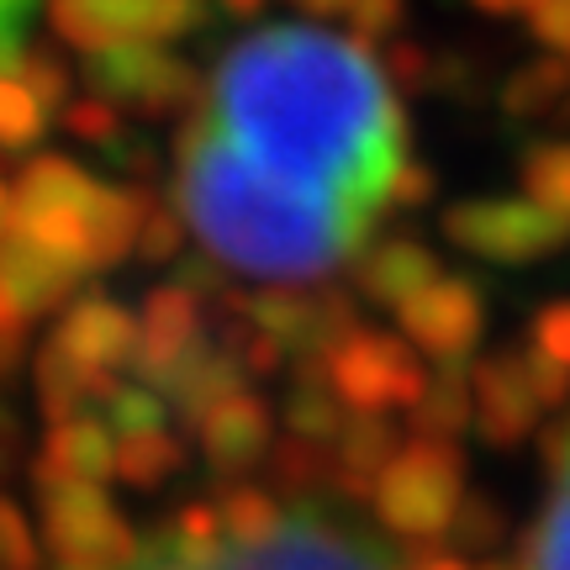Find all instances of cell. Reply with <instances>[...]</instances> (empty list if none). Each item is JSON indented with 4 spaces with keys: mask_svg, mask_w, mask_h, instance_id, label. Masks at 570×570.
<instances>
[{
    "mask_svg": "<svg viewBox=\"0 0 570 570\" xmlns=\"http://www.w3.org/2000/svg\"><path fill=\"white\" fill-rule=\"evenodd\" d=\"M523 196L570 227V142H544L523 159Z\"/></svg>",
    "mask_w": 570,
    "mask_h": 570,
    "instance_id": "484cf974",
    "label": "cell"
},
{
    "mask_svg": "<svg viewBox=\"0 0 570 570\" xmlns=\"http://www.w3.org/2000/svg\"><path fill=\"white\" fill-rule=\"evenodd\" d=\"M302 6H306V11H317V17H344L354 0H302Z\"/></svg>",
    "mask_w": 570,
    "mask_h": 570,
    "instance_id": "f6af8a7d",
    "label": "cell"
},
{
    "mask_svg": "<svg viewBox=\"0 0 570 570\" xmlns=\"http://www.w3.org/2000/svg\"><path fill=\"white\" fill-rule=\"evenodd\" d=\"M470 391H475V423L491 444H518L539 417V402H533L529 375H523V354L487 360L470 375Z\"/></svg>",
    "mask_w": 570,
    "mask_h": 570,
    "instance_id": "9a60e30c",
    "label": "cell"
},
{
    "mask_svg": "<svg viewBox=\"0 0 570 570\" xmlns=\"http://www.w3.org/2000/svg\"><path fill=\"white\" fill-rule=\"evenodd\" d=\"M106 475H117V439L101 417H75V423L48 428V444L32 465V487L42 497L63 487H101Z\"/></svg>",
    "mask_w": 570,
    "mask_h": 570,
    "instance_id": "5bb4252c",
    "label": "cell"
},
{
    "mask_svg": "<svg viewBox=\"0 0 570 570\" xmlns=\"http://www.w3.org/2000/svg\"><path fill=\"white\" fill-rule=\"evenodd\" d=\"M48 17H53V32L85 48V59H90V53L122 48V42L164 48V42L196 32L206 11L202 0H53Z\"/></svg>",
    "mask_w": 570,
    "mask_h": 570,
    "instance_id": "52a82bcc",
    "label": "cell"
},
{
    "mask_svg": "<svg viewBox=\"0 0 570 570\" xmlns=\"http://www.w3.org/2000/svg\"><path fill=\"white\" fill-rule=\"evenodd\" d=\"M138 254L142 259H154V265L175 259V254H180V223H175L169 212H154V206H148L142 233H138Z\"/></svg>",
    "mask_w": 570,
    "mask_h": 570,
    "instance_id": "8d00e7d4",
    "label": "cell"
},
{
    "mask_svg": "<svg viewBox=\"0 0 570 570\" xmlns=\"http://www.w3.org/2000/svg\"><path fill=\"white\" fill-rule=\"evenodd\" d=\"M85 80L96 90V101L132 106V111H148V117L185 111V106L202 101L196 69L180 63L175 53H164V48H148V42H122V48L90 53L85 59Z\"/></svg>",
    "mask_w": 570,
    "mask_h": 570,
    "instance_id": "9c48e42d",
    "label": "cell"
},
{
    "mask_svg": "<svg viewBox=\"0 0 570 570\" xmlns=\"http://www.w3.org/2000/svg\"><path fill=\"white\" fill-rule=\"evenodd\" d=\"M454 539L465 544V550H487L491 539L502 533V518L487 508V502H460V512H454Z\"/></svg>",
    "mask_w": 570,
    "mask_h": 570,
    "instance_id": "74e56055",
    "label": "cell"
},
{
    "mask_svg": "<svg viewBox=\"0 0 570 570\" xmlns=\"http://www.w3.org/2000/svg\"><path fill=\"white\" fill-rule=\"evenodd\" d=\"M75 281H80V275L63 265V259L32 248L27 238H17V233L0 244V296L11 302V312H17L21 323H32L42 312H53L59 302H69Z\"/></svg>",
    "mask_w": 570,
    "mask_h": 570,
    "instance_id": "2e32d148",
    "label": "cell"
},
{
    "mask_svg": "<svg viewBox=\"0 0 570 570\" xmlns=\"http://www.w3.org/2000/svg\"><path fill=\"white\" fill-rule=\"evenodd\" d=\"M148 202L138 190L90 180L69 159H32L11 190V233L63 265L106 269L138 248Z\"/></svg>",
    "mask_w": 570,
    "mask_h": 570,
    "instance_id": "3957f363",
    "label": "cell"
},
{
    "mask_svg": "<svg viewBox=\"0 0 570 570\" xmlns=\"http://www.w3.org/2000/svg\"><path fill=\"white\" fill-rule=\"evenodd\" d=\"M327 386L360 417H391L402 407H417L428 391V375L417 365V348L396 333L354 327L344 344L327 348Z\"/></svg>",
    "mask_w": 570,
    "mask_h": 570,
    "instance_id": "8992f818",
    "label": "cell"
},
{
    "mask_svg": "<svg viewBox=\"0 0 570 570\" xmlns=\"http://www.w3.org/2000/svg\"><path fill=\"white\" fill-rule=\"evenodd\" d=\"M402 570H470V566L465 560H454V554H444V550H417V554L402 560Z\"/></svg>",
    "mask_w": 570,
    "mask_h": 570,
    "instance_id": "b9f144b4",
    "label": "cell"
},
{
    "mask_svg": "<svg viewBox=\"0 0 570 570\" xmlns=\"http://www.w3.org/2000/svg\"><path fill=\"white\" fill-rule=\"evenodd\" d=\"M154 570H402L370 533H354L348 523H333L327 512H281V523L254 544H180L164 533L142 544Z\"/></svg>",
    "mask_w": 570,
    "mask_h": 570,
    "instance_id": "277c9868",
    "label": "cell"
},
{
    "mask_svg": "<svg viewBox=\"0 0 570 570\" xmlns=\"http://www.w3.org/2000/svg\"><path fill=\"white\" fill-rule=\"evenodd\" d=\"M554 106H570V59H544L523 69V75H512L508 111L539 117V111H554Z\"/></svg>",
    "mask_w": 570,
    "mask_h": 570,
    "instance_id": "4316f807",
    "label": "cell"
},
{
    "mask_svg": "<svg viewBox=\"0 0 570 570\" xmlns=\"http://www.w3.org/2000/svg\"><path fill=\"white\" fill-rule=\"evenodd\" d=\"M533 354H544L550 365L570 370V302H554L533 317Z\"/></svg>",
    "mask_w": 570,
    "mask_h": 570,
    "instance_id": "d6a6232c",
    "label": "cell"
},
{
    "mask_svg": "<svg viewBox=\"0 0 570 570\" xmlns=\"http://www.w3.org/2000/svg\"><path fill=\"white\" fill-rule=\"evenodd\" d=\"M38 0H0V75H17L27 59V21Z\"/></svg>",
    "mask_w": 570,
    "mask_h": 570,
    "instance_id": "1f68e13d",
    "label": "cell"
},
{
    "mask_svg": "<svg viewBox=\"0 0 570 570\" xmlns=\"http://www.w3.org/2000/svg\"><path fill=\"white\" fill-rule=\"evenodd\" d=\"M17 449H21V428L11 417V407H0V470L17 460Z\"/></svg>",
    "mask_w": 570,
    "mask_h": 570,
    "instance_id": "7bdbcfd3",
    "label": "cell"
},
{
    "mask_svg": "<svg viewBox=\"0 0 570 570\" xmlns=\"http://www.w3.org/2000/svg\"><path fill=\"white\" fill-rule=\"evenodd\" d=\"M470 423H475V391H470L465 370L449 365L439 381H428L423 402L412 407V428H417V439L454 444V439H460Z\"/></svg>",
    "mask_w": 570,
    "mask_h": 570,
    "instance_id": "603a6c76",
    "label": "cell"
},
{
    "mask_svg": "<svg viewBox=\"0 0 570 570\" xmlns=\"http://www.w3.org/2000/svg\"><path fill=\"white\" fill-rule=\"evenodd\" d=\"M465 491V470H460V449L439 444V439H412L402 444V454L386 465V475L375 481V508L386 518V529H396L402 539H439L454 529V512Z\"/></svg>",
    "mask_w": 570,
    "mask_h": 570,
    "instance_id": "5b68a950",
    "label": "cell"
},
{
    "mask_svg": "<svg viewBox=\"0 0 570 570\" xmlns=\"http://www.w3.org/2000/svg\"><path fill=\"white\" fill-rule=\"evenodd\" d=\"M63 122L75 127L80 138H90V142H111L117 138V111L106 101H69L63 106Z\"/></svg>",
    "mask_w": 570,
    "mask_h": 570,
    "instance_id": "f35d334b",
    "label": "cell"
},
{
    "mask_svg": "<svg viewBox=\"0 0 570 570\" xmlns=\"http://www.w3.org/2000/svg\"><path fill=\"white\" fill-rule=\"evenodd\" d=\"M554 460V491L529 539V566L523 570H570V423L566 433L550 444Z\"/></svg>",
    "mask_w": 570,
    "mask_h": 570,
    "instance_id": "44dd1931",
    "label": "cell"
},
{
    "mask_svg": "<svg viewBox=\"0 0 570 570\" xmlns=\"http://www.w3.org/2000/svg\"><path fill=\"white\" fill-rule=\"evenodd\" d=\"M487 570H523V566H487Z\"/></svg>",
    "mask_w": 570,
    "mask_h": 570,
    "instance_id": "681fc988",
    "label": "cell"
},
{
    "mask_svg": "<svg viewBox=\"0 0 570 570\" xmlns=\"http://www.w3.org/2000/svg\"><path fill=\"white\" fill-rule=\"evenodd\" d=\"M0 570H38V539L17 502L0 497Z\"/></svg>",
    "mask_w": 570,
    "mask_h": 570,
    "instance_id": "4dcf8cb0",
    "label": "cell"
},
{
    "mask_svg": "<svg viewBox=\"0 0 570 570\" xmlns=\"http://www.w3.org/2000/svg\"><path fill=\"white\" fill-rule=\"evenodd\" d=\"M180 465H185V444L169 428L138 433V439H122V444H117V475H122L127 487H159V481H169Z\"/></svg>",
    "mask_w": 570,
    "mask_h": 570,
    "instance_id": "d4e9b609",
    "label": "cell"
},
{
    "mask_svg": "<svg viewBox=\"0 0 570 570\" xmlns=\"http://www.w3.org/2000/svg\"><path fill=\"white\" fill-rule=\"evenodd\" d=\"M17 80L32 90V101H38L42 111H63V106H69V69H63V59L48 53V48H27Z\"/></svg>",
    "mask_w": 570,
    "mask_h": 570,
    "instance_id": "f546056e",
    "label": "cell"
},
{
    "mask_svg": "<svg viewBox=\"0 0 570 570\" xmlns=\"http://www.w3.org/2000/svg\"><path fill=\"white\" fill-rule=\"evenodd\" d=\"M164 396H169L190 423H206L223 402L244 396V370H238V360H233L227 348H202V354L164 386Z\"/></svg>",
    "mask_w": 570,
    "mask_h": 570,
    "instance_id": "ffe728a7",
    "label": "cell"
},
{
    "mask_svg": "<svg viewBox=\"0 0 570 570\" xmlns=\"http://www.w3.org/2000/svg\"><path fill=\"white\" fill-rule=\"evenodd\" d=\"M344 17L354 21L360 42H370V38H391V32L402 27V0H354Z\"/></svg>",
    "mask_w": 570,
    "mask_h": 570,
    "instance_id": "d590c367",
    "label": "cell"
},
{
    "mask_svg": "<svg viewBox=\"0 0 570 570\" xmlns=\"http://www.w3.org/2000/svg\"><path fill=\"white\" fill-rule=\"evenodd\" d=\"M227 11H238V17H248V11H259V6H265V0H223Z\"/></svg>",
    "mask_w": 570,
    "mask_h": 570,
    "instance_id": "c3c4849f",
    "label": "cell"
},
{
    "mask_svg": "<svg viewBox=\"0 0 570 570\" xmlns=\"http://www.w3.org/2000/svg\"><path fill=\"white\" fill-rule=\"evenodd\" d=\"M11 238V190L0 185V244Z\"/></svg>",
    "mask_w": 570,
    "mask_h": 570,
    "instance_id": "bcb514c9",
    "label": "cell"
},
{
    "mask_svg": "<svg viewBox=\"0 0 570 570\" xmlns=\"http://www.w3.org/2000/svg\"><path fill=\"white\" fill-rule=\"evenodd\" d=\"M206 348L202 338V302L180 291V285H164L142 302V327H138V348H132V386L164 391L180 375L196 354Z\"/></svg>",
    "mask_w": 570,
    "mask_h": 570,
    "instance_id": "8fae6325",
    "label": "cell"
},
{
    "mask_svg": "<svg viewBox=\"0 0 570 570\" xmlns=\"http://www.w3.org/2000/svg\"><path fill=\"white\" fill-rule=\"evenodd\" d=\"M53 348H59L63 360H75L80 370H90V375H111L117 365L132 360L138 323L111 296H80V302H69V312H63L59 333H53Z\"/></svg>",
    "mask_w": 570,
    "mask_h": 570,
    "instance_id": "4fadbf2b",
    "label": "cell"
},
{
    "mask_svg": "<svg viewBox=\"0 0 570 570\" xmlns=\"http://www.w3.org/2000/svg\"><path fill=\"white\" fill-rule=\"evenodd\" d=\"M396 454H402V433L391 417H354L338 433V481L348 491H375Z\"/></svg>",
    "mask_w": 570,
    "mask_h": 570,
    "instance_id": "7402d4cb",
    "label": "cell"
},
{
    "mask_svg": "<svg viewBox=\"0 0 570 570\" xmlns=\"http://www.w3.org/2000/svg\"><path fill=\"white\" fill-rule=\"evenodd\" d=\"M196 122L244 164L375 223L407 169V127L360 38L265 27L233 42Z\"/></svg>",
    "mask_w": 570,
    "mask_h": 570,
    "instance_id": "6da1fadb",
    "label": "cell"
},
{
    "mask_svg": "<svg viewBox=\"0 0 570 570\" xmlns=\"http://www.w3.org/2000/svg\"><path fill=\"white\" fill-rule=\"evenodd\" d=\"M180 206L223 265L265 281H323L375 227L348 206L244 164L202 122L180 132Z\"/></svg>",
    "mask_w": 570,
    "mask_h": 570,
    "instance_id": "7a4b0ae2",
    "label": "cell"
},
{
    "mask_svg": "<svg viewBox=\"0 0 570 570\" xmlns=\"http://www.w3.org/2000/svg\"><path fill=\"white\" fill-rule=\"evenodd\" d=\"M444 281V269L439 259L428 254L423 244H381L375 254H365V265H360V285H365L370 302L381 306H402L417 302L428 285Z\"/></svg>",
    "mask_w": 570,
    "mask_h": 570,
    "instance_id": "ac0fdd59",
    "label": "cell"
},
{
    "mask_svg": "<svg viewBox=\"0 0 570 570\" xmlns=\"http://www.w3.org/2000/svg\"><path fill=\"white\" fill-rule=\"evenodd\" d=\"M523 375H529V391L539 407H560L570 396V370L550 365L544 354H533V348H523Z\"/></svg>",
    "mask_w": 570,
    "mask_h": 570,
    "instance_id": "836d02e7",
    "label": "cell"
},
{
    "mask_svg": "<svg viewBox=\"0 0 570 570\" xmlns=\"http://www.w3.org/2000/svg\"><path fill=\"white\" fill-rule=\"evenodd\" d=\"M444 233L465 254L497 259V265H533L550 259L554 248L570 238L566 223H554L544 206L529 196H491V202H460L444 217Z\"/></svg>",
    "mask_w": 570,
    "mask_h": 570,
    "instance_id": "30bf717a",
    "label": "cell"
},
{
    "mask_svg": "<svg viewBox=\"0 0 570 570\" xmlns=\"http://www.w3.org/2000/svg\"><path fill=\"white\" fill-rule=\"evenodd\" d=\"M42 533L63 570H122L138 560V539L101 487H63L42 497Z\"/></svg>",
    "mask_w": 570,
    "mask_h": 570,
    "instance_id": "ba28073f",
    "label": "cell"
},
{
    "mask_svg": "<svg viewBox=\"0 0 570 570\" xmlns=\"http://www.w3.org/2000/svg\"><path fill=\"white\" fill-rule=\"evenodd\" d=\"M6 327H17V333H27V323H21L17 312H11V302L0 296V333H6Z\"/></svg>",
    "mask_w": 570,
    "mask_h": 570,
    "instance_id": "7dc6e473",
    "label": "cell"
},
{
    "mask_svg": "<svg viewBox=\"0 0 570 570\" xmlns=\"http://www.w3.org/2000/svg\"><path fill=\"white\" fill-rule=\"evenodd\" d=\"M481 327H487V302L460 275H444L439 285H428L417 302L402 306V338L412 348L433 354V360H444V365L465 360L475 338H481Z\"/></svg>",
    "mask_w": 570,
    "mask_h": 570,
    "instance_id": "7c38bea8",
    "label": "cell"
},
{
    "mask_svg": "<svg viewBox=\"0 0 570 570\" xmlns=\"http://www.w3.org/2000/svg\"><path fill=\"white\" fill-rule=\"evenodd\" d=\"M101 423L122 439H138V433H159L164 428V396L148 386H117L111 402L101 407Z\"/></svg>",
    "mask_w": 570,
    "mask_h": 570,
    "instance_id": "f1b7e54d",
    "label": "cell"
},
{
    "mask_svg": "<svg viewBox=\"0 0 570 570\" xmlns=\"http://www.w3.org/2000/svg\"><path fill=\"white\" fill-rule=\"evenodd\" d=\"M202 449L217 470H254L275 449V412L244 391L202 423Z\"/></svg>",
    "mask_w": 570,
    "mask_h": 570,
    "instance_id": "e0dca14e",
    "label": "cell"
},
{
    "mask_svg": "<svg viewBox=\"0 0 570 570\" xmlns=\"http://www.w3.org/2000/svg\"><path fill=\"white\" fill-rule=\"evenodd\" d=\"M285 428L302 439V444H338V433H344V402L333 396L327 381H302V386L285 396Z\"/></svg>",
    "mask_w": 570,
    "mask_h": 570,
    "instance_id": "cb8c5ba5",
    "label": "cell"
},
{
    "mask_svg": "<svg viewBox=\"0 0 570 570\" xmlns=\"http://www.w3.org/2000/svg\"><path fill=\"white\" fill-rule=\"evenodd\" d=\"M529 21L533 38L554 48V59H570V0H533Z\"/></svg>",
    "mask_w": 570,
    "mask_h": 570,
    "instance_id": "e575fe53",
    "label": "cell"
},
{
    "mask_svg": "<svg viewBox=\"0 0 570 570\" xmlns=\"http://www.w3.org/2000/svg\"><path fill=\"white\" fill-rule=\"evenodd\" d=\"M111 391H117L111 375H90V370H80L75 360H63L53 344L38 354V402H42V412L53 417V428L75 423V417H90V407H106V402H111Z\"/></svg>",
    "mask_w": 570,
    "mask_h": 570,
    "instance_id": "d6986e66",
    "label": "cell"
},
{
    "mask_svg": "<svg viewBox=\"0 0 570 570\" xmlns=\"http://www.w3.org/2000/svg\"><path fill=\"white\" fill-rule=\"evenodd\" d=\"M481 11H491V17H508V11H529L533 0H475Z\"/></svg>",
    "mask_w": 570,
    "mask_h": 570,
    "instance_id": "ee69618b",
    "label": "cell"
},
{
    "mask_svg": "<svg viewBox=\"0 0 570 570\" xmlns=\"http://www.w3.org/2000/svg\"><path fill=\"white\" fill-rule=\"evenodd\" d=\"M48 127V111L32 101V90L17 80V75H0V148H32Z\"/></svg>",
    "mask_w": 570,
    "mask_h": 570,
    "instance_id": "83f0119b",
    "label": "cell"
},
{
    "mask_svg": "<svg viewBox=\"0 0 570 570\" xmlns=\"http://www.w3.org/2000/svg\"><path fill=\"white\" fill-rule=\"evenodd\" d=\"M21 354H27V333L6 327V333H0V381H11L21 370Z\"/></svg>",
    "mask_w": 570,
    "mask_h": 570,
    "instance_id": "60d3db41",
    "label": "cell"
},
{
    "mask_svg": "<svg viewBox=\"0 0 570 570\" xmlns=\"http://www.w3.org/2000/svg\"><path fill=\"white\" fill-rule=\"evenodd\" d=\"M433 190V175H428L423 164H407L402 175H396V185H391V206H417Z\"/></svg>",
    "mask_w": 570,
    "mask_h": 570,
    "instance_id": "ab89813d",
    "label": "cell"
}]
</instances>
